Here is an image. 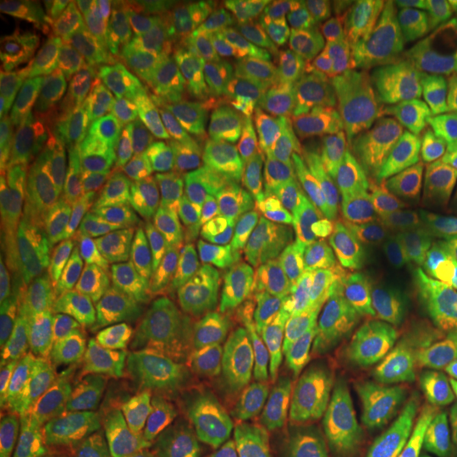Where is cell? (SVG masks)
I'll use <instances>...</instances> for the list:
<instances>
[{
  "label": "cell",
  "instance_id": "35",
  "mask_svg": "<svg viewBox=\"0 0 457 457\" xmlns=\"http://www.w3.org/2000/svg\"><path fill=\"white\" fill-rule=\"evenodd\" d=\"M411 320L434 352L457 356V316L420 273L396 267Z\"/></svg>",
  "mask_w": 457,
  "mask_h": 457
},
{
  "label": "cell",
  "instance_id": "31",
  "mask_svg": "<svg viewBox=\"0 0 457 457\" xmlns=\"http://www.w3.org/2000/svg\"><path fill=\"white\" fill-rule=\"evenodd\" d=\"M68 457H136L108 377L74 415Z\"/></svg>",
  "mask_w": 457,
  "mask_h": 457
},
{
  "label": "cell",
  "instance_id": "23",
  "mask_svg": "<svg viewBox=\"0 0 457 457\" xmlns=\"http://www.w3.org/2000/svg\"><path fill=\"white\" fill-rule=\"evenodd\" d=\"M381 424L396 432H420L436 421L430 370L409 353H386L364 377Z\"/></svg>",
  "mask_w": 457,
  "mask_h": 457
},
{
  "label": "cell",
  "instance_id": "18",
  "mask_svg": "<svg viewBox=\"0 0 457 457\" xmlns=\"http://www.w3.org/2000/svg\"><path fill=\"white\" fill-rule=\"evenodd\" d=\"M307 316L279 284L227 307L219 339L265 367L290 377Z\"/></svg>",
  "mask_w": 457,
  "mask_h": 457
},
{
  "label": "cell",
  "instance_id": "33",
  "mask_svg": "<svg viewBox=\"0 0 457 457\" xmlns=\"http://www.w3.org/2000/svg\"><path fill=\"white\" fill-rule=\"evenodd\" d=\"M170 381L171 407L162 457H205V415L195 364L170 370Z\"/></svg>",
  "mask_w": 457,
  "mask_h": 457
},
{
  "label": "cell",
  "instance_id": "29",
  "mask_svg": "<svg viewBox=\"0 0 457 457\" xmlns=\"http://www.w3.org/2000/svg\"><path fill=\"white\" fill-rule=\"evenodd\" d=\"M278 279L305 316L328 310L345 290L341 262L330 250L313 244L290 245Z\"/></svg>",
  "mask_w": 457,
  "mask_h": 457
},
{
  "label": "cell",
  "instance_id": "12",
  "mask_svg": "<svg viewBox=\"0 0 457 457\" xmlns=\"http://www.w3.org/2000/svg\"><path fill=\"white\" fill-rule=\"evenodd\" d=\"M4 32L43 47L79 57L91 71L121 81L129 57L104 13L89 3L74 0H11L0 9Z\"/></svg>",
  "mask_w": 457,
  "mask_h": 457
},
{
  "label": "cell",
  "instance_id": "27",
  "mask_svg": "<svg viewBox=\"0 0 457 457\" xmlns=\"http://www.w3.org/2000/svg\"><path fill=\"white\" fill-rule=\"evenodd\" d=\"M322 313L335 387L362 384L370 369L386 356V339L350 296H343Z\"/></svg>",
  "mask_w": 457,
  "mask_h": 457
},
{
  "label": "cell",
  "instance_id": "25",
  "mask_svg": "<svg viewBox=\"0 0 457 457\" xmlns=\"http://www.w3.org/2000/svg\"><path fill=\"white\" fill-rule=\"evenodd\" d=\"M208 43L212 49L214 64L228 87L236 91L259 117L270 121L267 85H270L271 55L256 43L242 3H236L231 20L219 34L208 38Z\"/></svg>",
  "mask_w": 457,
  "mask_h": 457
},
{
  "label": "cell",
  "instance_id": "5",
  "mask_svg": "<svg viewBox=\"0 0 457 457\" xmlns=\"http://www.w3.org/2000/svg\"><path fill=\"white\" fill-rule=\"evenodd\" d=\"M165 202L163 191L146 171L108 193L104 220L85 267L83 284L117 316L128 312L138 293L146 256L155 250L168 220Z\"/></svg>",
  "mask_w": 457,
  "mask_h": 457
},
{
  "label": "cell",
  "instance_id": "21",
  "mask_svg": "<svg viewBox=\"0 0 457 457\" xmlns=\"http://www.w3.org/2000/svg\"><path fill=\"white\" fill-rule=\"evenodd\" d=\"M71 197V170L64 165L49 176L3 179L0 187V245H7L15 262V286L30 271L45 231L64 197Z\"/></svg>",
  "mask_w": 457,
  "mask_h": 457
},
{
  "label": "cell",
  "instance_id": "13",
  "mask_svg": "<svg viewBox=\"0 0 457 457\" xmlns=\"http://www.w3.org/2000/svg\"><path fill=\"white\" fill-rule=\"evenodd\" d=\"M244 199L242 174L225 163L188 185L174 202L168 237L146 265L148 276H176L208 261Z\"/></svg>",
  "mask_w": 457,
  "mask_h": 457
},
{
  "label": "cell",
  "instance_id": "42",
  "mask_svg": "<svg viewBox=\"0 0 457 457\" xmlns=\"http://www.w3.org/2000/svg\"><path fill=\"white\" fill-rule=\"evenodd\" d=\"M242 7L256 43H259L267 54L273 55L279 34L278 17L282 13V4L273 3V0H248V3H242Z\"/></svg>",
  "mask_w": 457,
  "mask_h": 457
},
{
  "label": "cell",
  "instance_id": "10",
  "mask_svg": "<svg viewBox=\"0 0 457 457\" xmlns=\"http://www.w3.org/2000/svg\"><path fill=\"white\" fill-rule=\"evenodd\" d=\"M434 108L420 41L413 34L404 38L400 54L370 81L333 91L324 111L394 138L426 140L428 131L434 129Z\"/></svg>",
  "mask_w": 457,
  "mask_h": 457
},
{
  "label": "cell",
  "instance_id": "37",
  "mask_svg": "<svg viewBox=\"0 0 457 457\" xmlns=\"http://www.w3.org/2000/svg\"><path fill=\"white\" fill-rule=\"evenodd\" d=\"M174 7L176 3H170V0H136V3L111 4L114 34L129 60L155 37Z\"/></svg>",
  "mask_w": 457,
  "mask_h": 457
},
{
  "label": "cell",
  "instance_id": "2",
  "mask_svg": "<svg viewBox=\"0 0 457 457\" xmlns=\"http://www.w3.org/2000/svg\"><path fill=\"white\" fill-rule=\"evenodd\" d=\"M370 212L386 228L377 244L390 262L457 253V188L432 140L404 153Z\"/></svg>",
  "mask_w": 457,
  "mask_h": 457
},
{
  "label": "cell",
  "instance_id": "45",
  "mask_svg": "<svg viewBox=\"0 0 457 457\" xmlns=\"http://www.w3.org/2000/svg\"><path fill=\"white\" fill-rule=\"evenodd\" d=\"M432 142L441 155L445 168H447L451 180L457 188V117L445 112L441 121L436 123L432 134Z\"/></svg>",
  "mask_w": 457,
  "mask_h": 457
},
{
  "label": "cell",
  "instance_id": "38",
  "mask_svg": "<svg viewBox=\"0 0 457 457\" xmlns=\"http://www.w3.org/2000/svg\"><path fill=\"white\" fill-rule=\"evenodd\" d=\"M426 369L430 370L436 392V424L438 430L455 434L457 432V356L426 350Z\"/></svg>",
  "mask_w": 457,
  "mask_h": 457
},
{
  "label": "cell",
  "instance_id": "20",
  "mask_svg": "<svg viewBox=\"0 0 457 457\" xmlns=\"http://www.w3.org/2000/svg\"><path fill=\"white\" fill-rule=\"evenodd\" d=\"M210 43L187 3H179L155 37L129 60L134 87L151 94L159 104H168L176 91L199 71L212 64Z\"/></svg>",
  "mask_w": 457,
  "mask_h": 457
},
{
  "label": "cell",
  "instance_id": "44",
  "mask_svg": "<svg viewBox=\"0 0 457 457\" xmlns=\"http://www.w3.org/2000/svg\"><path fill=\"white\" fill-rule=\"evenodd\" d=\"M188 9L205 37L212 38L231 20L236 3L231 0H197V3H188Z\"/></svg>",
  "mask_w": 457,
  "mask_h": 457
},
{
  "label": "cell",
  "instance_id": "41",
  "mask_svg": "<svg viewBox=\"0 0 457 457\" xmlns=\"http://www.w3.org/2000/svg\"><path fill=\"white\" fill-rule=\"evenodd\" d=\"M392 265L407 267V270L420 273L426 282H430L432 288L443 296L449 310L457 316V253L438 256V259L392 262Z\"/></svg>",
  "mask_w": 457,
  "mask_h": 457
},
{
  "label": "cell",
  "instance_id": "30",
  "mask_svg": "<svg viewBox=\"0 0 457 457\" xmlns=\"http://www.w3.org/2000/svg\"><path fill=\"white\" fill-rule=\"evenodd\" d=\"M333 386V360H330L327 333H324V313L320 312L307 320L293 367H290L293 400L286 413V424H299L316 413L328 400Z\"/></svg>",
  "mask_w": 457,
  "mask_h": 457
},
{
  "label": "cell",
  "instance_id": "40",
  "mask_svg": "<svg viewBox=\"0 0 457 457\" xmlns=\"http://www.w3.org/2000/svg\"><path fill=\"white\" fill-rule=\"evenodd\" d=\"M392 457H457L453 434L426 428L420 432H396L387 436Z\"/></svg>",
  "mask_w": 457,
  "mask_h": 457
},
{
  "label": "cell",
  "instance_id": "32",
  "mask_svg": "<svg viewBox=\"0 0 457 457\" xmlns=\"http://www.w3.org/2000/svg\"><path fill=\"white\" fill-rule=\"evenodd\" d=\"M328 7L353 32L370 38L413 37L443 11L438 3H415V0L328 3Z\"/></svg>",
  "mask_w": 457,
  "mask_h": 457
},
{
  "label": "cell",
  "instance_id": "46",
  "mask_svg": "<svg viewBox=\"0 0 457 457\" xmlns=\"http://www.w3.org/2000/svg\"><path fill=\"white\" fill-rule=\"evenodd\" d=\"M330 457H392V453L390 449H387V443L375 441L367 445V447L350 451V453H333Z\"/></svg>",
  "mask_w": 457,
  "mask_h": 457
},
{
  "label": "cell",
  "instance_id": "19",
  "mask_svg": "<svg viewBox=\"0 0 457 457\" xmlns=\"http://www.w3.org/2000/svg\"><path fill=\"white\" fill-rule=\"evenodd\" d=\"M163 364L125 330V339L108 370L119 411L136 457H162L168 432Z\"/></svg>",
  "mask_w": 457,
  "mask_h": 457
},
{
  "label": "cell",
  "instance_id": "43",
  "mask_svg": "<svg viewBox=\"0 0 457 457\" xmlns=\"http://www.w3.org/2000/svg\"><path fill=\"white\" fill-rule=\"evenodd\" d=\"M267 457H330L307 428L284 424Z\"/></svg>",
  "mask_w": 457,
  "mask_h": 457
},
{
  "label": "cell",
  "instance_id": "9",
  "mask_svg": "<svg viewBox=\"0 0 457 457\" xmlns=\"http://www.w3.org/2000/svg\"><path fill=\"white\" fill-rule=\"evenodd\" d=\"M165 106L180 112L228 168H253L290 157L271 123L228 87L214 62L182 85Z\"/></svg>",
  "mask_w": 457,
  "mask_h": 457
},
{
  "label": "cell",
  "instance_id": "47",
  "mask_svg": "<svg viewBox=\"0 0 457 457\" xmlns=\"http://www.w3.org/2000/svg\"><path fill=\"white\" fill-rule=\"evenodd\" d=\"M445 112H449V114H453V117H457V102H455L453 106H449L447 111H445Z\"/></svg>",
  "mask_w": 457,
  "mask_h": 457
},
{
  "label": "cell",
  "instance_id": "24",
  "mask_svg": "<svg viewBox=\"0 0 457 457\" xmlns=\"http://www.w3.org/2000/svg\"><path fill=\"white\" fill-rule=\"evenodd\" d=\"M34 313L24 290L3 296L0 305V424L3 436L15 434L30 377Z\"/></svg>",
  "mask_w": 457,
  "mask_h": 457
},
{
  "label": "cell",
  "instance_id": "28",
  "mask_svg": "<svg viewBox=\"0 0 457 457\" xmlns=\"http://www.w3.org/2000/svg\"><path fill=\"white\" fill-rule=\"evenodd\" d=\"M303 424L324 449L335 453H350L367 447L377 441L384 428L364 381L335 390L327 403Z\"/></svg>",
  "mask_w": 457,
  "mask_h": 457
},
{
  "label": "cell",
  "instance_id": "34",
  "mask_svg": "<svg viewBox=\"0 0 457 457\" xmlns=\"http://www.w3.org/2000/svg\"><path fill=\"white\" fill-rule=\"evenodd\" d=\"M426 85L434 106L457 102V9H443L424 30L417 32Z\"/></svg>",
  "mask_w": 457,
  "mask_h": 457
},
{
  "label": "cell",
  "instance_id": "11",
  "mask_svg": "<svg viewBox=\"0 0 457 457\" xmlns=\"http://www.w3.org/2000/svg\"><path fill=\"white\" fill-rule=\"evenodd\" d=\"M296 142L343 191L370 210L396 163L421 140L394 138L322 108L303 121Z\"/></svg>",
  "mask_w": 457,
  "mask_h": 457
},
{
  "label": "cell",
  "instance_id": "6",
  "mask_svg": "<svg viewBox=\"0 0 457 457\" xmlns=\"http://www.w3.org/2000/svg\"><path fill=\"white\" fill-rule=\"evenodd\" d=\"M244 188L290 245L313 244L333 253L347 233L364 222L350 199L299 155L253 165L244 171Z\"/></svg>",
  "mask_w": 457,
  "mask_h": 457
},
{
  "label": "cell",
  "instance_id": "8",
  "mask_svg": "<svg viewBox=\"0 0 457 457\" xmlns=\"http://www.w3.org/2000/svg\"><path fill=\"white\" fill-rule=\"evenodd\" d=\"M333 96L318 34V4L286 3L270 64L267 111L279 138L296 140L303 121Z\"/></svg>",
  "mask_w": 457,
  "mask_h": 457
},
{
  "label": "cell",
  "instance_id": "14",
  "mask_svg": "<svg viewBox=\"0 0 457 457\" xmlns=\"http://www.w3.org/2000/svg\"><path fill=\"white\" fill-rule=\"evenodd\" d=\"M157 100L138 87L119 94L81 151L68 162L71 197L121 188L142 174Z\"/></svg>",
  "mask_w": 457,
  "mask_h": 457
},
{
  "label": "cell",
  "instance_id": "17",
  "mask_svg": "<svg viewBox=\"0 0 457 457\" xmlns=\"http://www.w3.org/2000/svg\"><path fill=\"white\" fill-rule=\"evenodd\" d=\"M286 253L288 248L278 228L245 195L208 256L225 307L259 293L271 279H278Z\"/></svg>",
  "mask_w": 457,
  "mask_h": 457
},
{
  "label": "cell",
  "instance_id": "26",
  "mask_svg": "<svg viewBox=\"0 0 457 457\" xmlns=\"http://www.w3.org/2000/svg\"><path fill=\"white\" fill-rule=\"evenodd\" d=\"M318 4V34L324 60L337 89H352L370 81L403 49L404 38H370L353 32L330 11Z\"/></svg>",
  "mask_w": 457,
  "mask_h": 457
},
{
  "label": "cell",
  "instance_id": "3",
  "mask_svg": "<svg viewBox=\"0 0 457 457\" xmlns=\"http://www.w3.org/2000/svg\"><path fill=\"white\" fill-rule=\"evenodd\" d=\"M98 106V89L87 81L43 72L30 85L7 91L0 129L7 179H34L51 162L77 155Z\"/></svg>",
  "mask_w": 457,
  "mask_h": 457
},
{
  "label": "cell",
  "instance_id": "7",
  "mask_svg": "<svg viewBox=\"0 0 457 457\" xmlns=\"http://www.w3.org/2000/svg\"><path fill=\"white\" fill-rule=\"evenodd\" d=\"M205 426L259 432L278 428L288 413L290 377L256 362L228 343L216 339L195 364Z\"/></svg>",
  "mask_w": 457,
  "mask_h": 457
},
{
  "label": "cell",
  "instance_id": "4",
  "mask_svg": "<svg viewBox=\"0 0 457 457\" xmlns=\"http://www.w3.org/2000/svg\"><path fill=\"white\" fill-rule=\"evenodd\" d=\"M128 312L129 333L174 370L193 367L210 352L227 307L212 265L205 261L168 278L145 271Z\"/></svg>",
  "mask_w": 457,
  "mask_h": 457
},
{
  "label": "cell",
  "instance_id": "22",
  "mask_svg": "<svg viewBox=\"0 0 457 457\" xmlns=\"http://www.w3.org/2000/svg\"><path fill=\"white\" fill-rule=\"evenodd\" d=\"M220 159L191 123L171 106L159 104L148 129L145 171L153 176L168 202H176L188 185L216 170Z\"/></svg>",
  "mask_w": 457,
  "mask_h": 457
},
{
  "label": "cell",
  "instance_id": "1",
  "mask_svg": "<svg viewBox=\"0 0 457 457\" xmlns=\"http://www.w3.org/2000/svg\"><path fill=\"white\" fill-rule=\"evenodd\" d=\"M125 330L123 320L79 279L38 328L20 420L83 407L112 369Z\"/></svg>",
  "mask_w": 457,
  "mask_h": 457
},
{
  "label": "cell",
  "instance_id": "39",
  "mask_svg": "<svg viewBox=\"0 0 457 457\" xmlns=\"http://www.w3.org/2000/svg\"><path fill=\"white\" fill-rule=\"evenodd\" d=\"M282 426L273 430L242 432L205 426V457H267Z\"/></svg>",
  "mask_w": 457,
  "mask_h": 457
},
{
  "label": "cell",
  "instance_id": "36",
  "mask_svg": "<svg viewBox=\"0 0 457 457\" xmlns=\"http://www.w3.org/2000/svg\"><path fill=\"white\" fill-rule=\"evenodd\" d=\"M71 415L45 411L20 420L15 434L3 436L0 457H68Z\"/></svg>",
  "mask_w": 457,
  "mask_h": 457
},
{
  "label": "cell",
  "instance_id": "16",
  "mask_svg": "<svg viewBox=\"0 0 457 457\" xmlns=\"http://www.w3.org/2000/svg\"><path fill=\"white\" fill-rule=\"evenodd\" d=\"M333 254L341 262L350 299L387 343L413 350L428 347L411 320L396 267L379 248L377 239L369 236L364 222L335 245Z\"/></svg>",
  "mask_w": 457,
  "mask_h": 457
},
{
  "label": "cell",
  "instance_id": "15",
  "mask_svg": "<svg viewBox=\"0 0 457 457\" xmlns=\"http://www.w3.org/2000/svg\"><path fill=\"white\" fill-rule=\"evenodd\" d=\"M106 204V191L72 195L62 202L26 278L24 295L34 318H47L57 301L79 282V273L94 253Z\"/></svg>",
  "mask_w": 457,
  "mask_h": 457
}]
</instances>
